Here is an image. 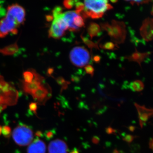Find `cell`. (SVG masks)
Returning <instances> with one entry per match:
<instances>
[{
    "label": "cell",
    "instance_id": "obj_18",
    "mask_svg": "<svg viewBox=\"0 0 153 153\" xmlns=\"http://www.w3.org/2000/svg\"><path fill=\"white\" fill-rule=\"evenodd\" d=\"M144 85L143 83L139 80H135L130 84V88L134 91L140 92L144 89Z\"/></svg>",
    "mask_w": 153,
    "mask_h": 153
},
{
    "label": "cell",
    "instance_id": "obj_30",
    "mask_svg": "<svg viewBox=\"0 0 153 153\" xmlns=\"http://www.w3.org/2000/svg\"><path fill=\"white\" fill-rule=\"evenodd\" d=\"M106 132L108 134H111L114 132V130L111 127H108L106 128Z\"/></svg>",
    "mask_w": 153,
    "mask_h": 153
},
{
    "label": "cell",
    "instance_id": "obj_28",
    "mask_svg": "<svg viewBox=\"0 0 153 153\" xmlns=\"http://www.w3.org/2000/svg\"><path fill=\"white\" fill-rule=\"evenodd\" d=\"M92 142L93 143L95 144H97L99 143L100 138L99 137L96 136L93 137L92 138Z\"/></svg>",
    "mask_w": 153,
    "mask_h": 153
},
{
    "label": "cell",
    "instance_id": "obj_32",
    "mask_svg": "<svg viewBox=\"0 0 153 153\" xmlns=\"http://www.w3.org/2000/svg\"><path fill=\"white\" fill-rule=\"evenodd\" d=\"M70 153H79V151L76 148H74V149Z\"/></svg>",
    "mask_w": 153,
    "mask_h": 153
},
{
    "label": "cell",
    "instance_id": "obj_25",
    "mask_svg": "<svg viewBox=\"0 0 153 153\" xmlns=\"http://www.w3.org/2000/svg\"><path fill=\"white\" fill-rule=\"evenodd\" d=\"M135 138H136V137L132 135L126 134V135L123 137V140L124 141H125L126 142L131 143L134 140Z\"/></svg>",
    "mask_w": 153,
    "mask_h": 153
},
{
    "label": "cell",
    "instance_id": "obj_23",
    "mask_svg": "<svg viewBox=\"0 0 153 153\" xmlns=\"http://www.w3.org/2000/svg\"><path fill=\"white\" fill-rule=\"evenodd\" d=\"M75 3V1H74L67 0V1H63V5L66 8L70 9L73 7Z\"/></svg>",
    "mask_w": 153,
    "mask_h": 153
},
{
    "label": "cell",
    "instance_id": "obj_7",
    "mask_svg": "<svg viewBox=\"0 0 153 153\" xmlns=\"http://www.w3.org/2000/svg\"><path fill=\"white\" fill-rule=\"evenodd\" d=\"M16 89L0 75V104L12 100Z\"/></svg>",
    "mask_w": 153,
    "mask_h": 153
},
{
    "label": "cell",
    "instance_id": "obj_31",
    "mask_svg": "<svg viewBox=\"0 0 153 153\" xmlns=\"http://www.w3.org/2000/svg\"><path fill=\"white\" fill-rule=\"evenodd\" d=\"M153 139L151 138L149 140V146L150 149L152 150H153Z\"/></svg>",
    "mask_w": 153,
    "mask_h": 153
},
{
    "label": "cell",
    "instance_id": "obj_34",
    "mask_svg": "<svg viewBox=\"0 0 153 153\" xmlns=\"http://www.w3.org/2000/svg\"><path fill=\"white\" fill-rule=\"evenodd\" d=\"M113 153H119V152L115 150L114 152Z\"/></svg>",
    "mask_w": 153,
    "mask_h": 153
},
{
    "label": "cell",
    "instance_id": "obj_33",
    "mask_svg": "<svg viewBox=\"0 0 153 153\" xmlns=\"http://www.w3.org/2000/svg\"><path fill=\"white\" fill-rule=\"evenodd\" d=\"M135 128L134 126H131L129 127L128 128L129 130L131 131H134V130H135Z\"/></svg>",
    "mask_w": 153,
    "mask_h": 153
},
{
    "label": "cell",
    "instance_id": "obj_13",
    "mask_svg": "<svg viewBox=\"0 0 153 153\" xmlns=\"http://www.w3.org/2000/svg\"><path fill=\"white\" fill-rule=\"evenodd\" d=\"M46 146L43 141L36 140L28 148V153H45Z\"/></svg>",
    "mask_w": 153,
    "mask_h": 153
},
{
    "label": "cell",
    "instance_id": "obj_6",
    "mask_svg": "<svg viewBox=\"0 0 153 153\" xmlns=\"http://www.w3.org/2000/svg\"><path fill=\"white\" fill-rule=\"evenodd\" d=\"M54 18L49 31V37L59 39L65 34L68 29V25L63 17V13L60 15L53 17Z\"/></svg>",
    "mask_w": 153,
    "mask_h": 153
},
{
    "label": "cell",
    "instance_id": "obj_9",
    "mask_svg": "<svg viewBox=\"0 0 153 153\" xmlns=\"http://www.w3.org/2000/svg\"><path fill=\"white\" fill-rule=\"evenodd\" d=\"M153 22V19L149 18L145 19L143 22L140 29V33L145 41H149L152 40Z\"/></svg>",
    "mask_w": 153,
    "mask_h": 153
},
{
    "label": "cell",
    "instance_id": "obj_22",
    "mask_svg": "<svg viewBox=\"0 0 153 153\" xmlns=\"http://www.w3.org/2000/svg\"><path fill=\"white\" fill-rule=\"evenodd\" d=\"M103 49H108V50H114L116 49V48H118L116 44H114L111 42H107L104 45L101 47Z\"/></svg>",
    "mask_w": 153,
    "mask_h": 153
},
{
    "label": "cell",
    "instance_id": "obj_20",
    "mask_svg": "<svg viewBox=\"0 0 153 153\" xmlns=\"http://www.w3.org/2000/svg\"><path fill=\"white\" fill-rule=\"evenodd\" d=\"M81 38H82V41L85 44V45H87L88 47H89L90 49H92V48H96V49H99L98 46L97 44H96L95 43H94L92 41H91L89 39L85 38V37H83V36H81Z\"/></svg>",
    "mask_w": 153,
    "mask_h": 153
},
{
    "label": "cell",
    "instance_id": "obj_3",
    "mask_svg": "<svg viewBox=\"0 0 153 153\" xmlns=\"http://www.w3.org/2000/svg\"><path fill=\"white\" fill-rule=\"evenodd\" d=\"M20 25L16 17L7 13L6 16L0 21V38H4L9 33L17 34Z\"/></svg>",
    "mask_w": 153,
    "mask_h": 153
},
{
    "label": "cell",
    "instance_id": "obj_5",
    "mask_svg": "<svg viewBox=\"0 0 153 153\" xmlns=\"http://www.w3.org/2000/svg\"><path fill=\"white\" fill-rule=\"evenodd\" d=\"M13 137L17 144L20 146H26L32 142L33 132L26 126H19L13 131Z\"/></svg>",
    "mask_w": 153,
    "mask_h": 153
},
{
    "label": "cell",
    "instance_id": "obj_2",
    "mask_svg": "<svg viewBox=\"0 0 153 153\" xmlns=\"http://www.w3.org/2000/svg\"><path fill=\"white\" fill-rule=\"evenodd\" d=\"M102 28L105 30L111 40L117 44H121L125 41L126 31L123 22L113 20L111 25L108 23L101 24Z\"/></svg>",
    "mask_w": 153,
    "mask_h": 153
},
{
    "label": "cell",
    "instance_id": "obj_36",
    "mask_svg": "<svg viewBox=\"0 0 153 153\" xmlns=\"http://www.w3.org/2000/svg\"><path fill=\"white\" fill-rule=\"evenodd\" d=\"M2 131V129L1 128V127H0V134H1V132Z\"/></svg>",
    "mask_w": 153,
    "mask_h": 153
},
{
    "label": "cell",
    "instance_id": "obj_1",
    "mask_svg": "<svg viewBox=\"0 0 153 153\" xmlns=\"http://www.w3.org/2000/svg\"><path fill=\"white\" fill-rule=\"evenodd\" d=\"M85 9L81 15L84 18L90 17L93 19L102 18L105 12L113 8L108 1H84Z\"/></svg>",
    "mask_w": 153,
    "mask_h": 153
},
{
    "label": "cell",
    "instance_id": "obj_4",
    "mask_svg": "<svg viewBox=\"0 0 153 153\" xmlns=\"http://www.w3.org/2000/svg\"><path fill=\"white\" fill-rule=\"evenodd\" d=\"M71 63L77 67L86 66L90 60V54L88 51L83 47H74L69 55Z\"/></svg>",
    "mask_w": 153,
    "mask_h": 153
},
{
    "label": "cell",
    "instance_id": "obj_8",
    "mask_svg": "<svg viewBox=\"0 0 153 153\" xmlns=\"http://www.w3.org/2000/svg\"><path fill=\"white\" fill-rule=\"evenodd\" d=\"M44 78L34 71V77L30 82H24V89L26 92L33 94L43 85Z\"/></svg>",
    "mask_w": 153,
    "mask_h": 153
},
{
    "label": "cell",
    "instance_id": "obj_17",
    "mask_svg": "<svg viewBox=\"0 0 153 153\" xmlns=\"http://www.w3.org/2000/svg\"><path fill=\"white\" fill-rule=\"evenodd\" d=\"M48 94V91L44 85L41 86L38 90L36 91L32 94L34 98L37 99H44Z\"/></svg>",
    "mask_w": 153,
    "mask_h": 153
},
{
    "label": "cell",
    "instance_id": "obj_26",
    "mask_svg": "<svg viewBox=\"0 0 153 153\" xmlns=\"http://www.w3.org/2000/svg\"><path fill=\"white\" fill-rule=\"evenodd\" d=\"M128 2H129L132 5H134V4H137V5H140V4H146L147 3L149 2L150 1H127Z\"/></svg>",
    "mask_w": 153,
    "mask_h": 153
},
{
    "label": "cell",
    "instance_id": "obj_14",
    "mask_svg": "<svg viewBox=\"0 0 153 153\" xmlns=\"http://www.w3.org/2000/svg\"><path fill=\"white\" fill-rule=\"evenodd\" d=\"M78 14H76L75 11H67L63 13V18L67 23L68 29L70 31L74 32L79 31V28L76 27L73 24V19Z\"/></svg>",
    "mask_w": 153,
    "mask_h": 153
},
{
    "label": "cell",
    "instance_id": "obj_29",
    "mask_svg": "<svg viewBox=\"0 0 153 153\" xmlns=\"http://www.w3.org/2000/svg\"><path fill=\"white\" fill-rule=\"evenodd\" d=\"M93 60L96 62V63H98L100 62V60H101V57L100 56H98V55H96V56H94L93 58Z\"/></svg>",
    "mask_w": 153,
    "mask_h": 153
},
{
    "label": "cell",
    "instance_id": "obj_12",
    "mask_svg": "<svg viewBox=\"0 0 153 153\" xmlns=\"http://www.w3.org/2000/svg\"><path fill=\"white\" fill-rule=\"evenodd\" d=\"M48 150L49 153H67L68 147L65 142L57 139L50 143Z\"/></svg>",
    "mask_w": 153,
    "mask_h": 153
},
{
    "label": "cell",
    "instance_id": "obj_11",
    "mask_svg": "<svg viewBox=\"0 0 153 153\" xmlns=\"http://www.w3.org/2000/svg\"><path fill=\"white\" fill-rule=\"evenodd\" d=\"M134 105L137 111L140 126L141 127L143 128L150 117L153 115V110L146 108L145 106L140 105L136 103H135Z\"/></svg>",
    "mask_w": 153,
    "mask_h": 153
},
{
    "label": "cell",
    "instance_id": "obj_19",
    "mask_svg": "<svg viewBox=\"0 0 153 153\" xmlns=\"http://www.w3.org/2000/svg\"><path fill=\"white\" fill-rule=\"evenodd\" d=\"M73 24L78 28H81L84 26V22L82 17L79 15H77L73 19Z\"/></svg>",
    "mask_w": 153,
    "mask_h": 153
},
{
    "label": "cell",
    "instance_id": "obj_10",
    "mask_svg": "<svg viewBox=\"0 0 153 153\" xmlns=\"http://www.w3.org/2000/svg\"><path fill=\"white\" fill-rule=\"evenodd\" d=\"M7 13L16 17L21 25L24 24L26 16V12L22 6L18 4L11 5L8 7Z\"/></svg>",
    "mask_w": 153,
    "mask_h": 153
},
{
    "label": "cell",
    "instance_id": "obj_24",
    "mask_svg": "<svg viewBox=\"0 0 153 153\" xmlns=\"http://www.w3.org/2000/svg\"><path fill=\"white\" fill-rule=\"evenodd\" d=\"M85 70L86 73L90 74L91 76H93L94 74V70L93 66L90 65H87L85 66Z\"/></svg>",
    "mask_w": 153,
    "mask_h": 153
},
{
    "label": "cell",
    "instance_id": "obj_21",
    "mask_svg": "<svg viewBox=\"0 0 153 153\" xmlns=\"http://www.w3.org/2000/svg\"><path fill=\"white\" fill-rule=\"evenodd\" d=\"M74 5L76 7V13L78 14V15H80V14L84 11L85 9V6L83 3L81 2L78 1H75V4Z\"/></svg>",
    "mask_w": 153,
    "mask_h": 153
},
{
    "label": "cell",
    "instance_id": "obj_35",
    "mask_svg": "<svg viewBox=\"0 0 153 153\" xmlns=\"http://www.w3.org/2000/svg\"><path fill=\"white\" fill-rule=\"evenodd\" d=\"M117 1H111V2H112V3H116V2H117Z\"/></svg>",
    "mask_w": 153,
    "mask_h": 153
},
{
    "label": "cell",
    "instance_id": "obj_15",
    "mask_svg": "<svg viewBox=\"0 0 153 153\" xmlns=\"http://www.w3.org/2000/svg\"><path fill=\"white\" fill-rule=\"evenodd\" d=\"M150 52L140 53L137 51L130 56H126V58L128 59L129 61L136 62L141 65L142 62L150 55Z\"/></svg>",
    "mask_w": 153,
    "mask_h": 153
},
{
    "label": "cell",
    "instance_id": "obj_27",
    "mask_svg": "<svg viewBox=\"0 0 153 153\" xmlns=\"http://www.w3.org/2000/svg\"><path fill=\"white\" fill-rule=\"evenodd\" d=\"M2 132L4 135H8L10 134V128L8 127H4L2 129Z\"/></svg>",
    "mask_w": 153,
    "mask_h": 153
},
{
    "label": "cell",
    "instance_id": "obj_16",
    "mask_svg": "<svg viewBox=\"0 0 153 153\" xmlns=\"http://www.w3.org/2000/svg\"><path fill=\"white\" fill-rule=\"evenodd\" d=\"M88 32L91 38L98 36L101 31V28L99 25L95 23H91L88 27Z\"/></svg>",
    "mask_w": 153,
    "mask_h": 153
}]
</instances>
